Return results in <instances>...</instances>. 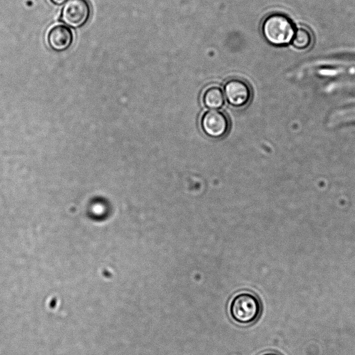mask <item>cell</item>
<instances>
[{"instance_id":"277c9868","label":"cell","mask_w":355,"mask_h":355,"mask_svg":"<svg viewBox=\"0 0 355 355\" xmlns=\"http://www.w3.org/2000/svg\"><path fill=\"white\" fill-rule=\"evenodd\" d=\"M200 127L203 132L212 139H220L228 132L230 127L227 116L217 110L204 112L200 118Z\"/></svg>"},{"instance_id":"ba28073f","label":"cell","mask_w":355,"mask_h":355,"mask_svg":"<svg viewBox=\"0 0 355 355\" xmlns=\"http://www.w3.org/2000/svg\"><path fill=\"white\" fill-rule=\"evenodd\" d=\"M313 42L311 33L305 28H299L295 31L292 44L294 47L298 49H306L309 48Z\"/></svg>"},{"instance_id":"7a4b0ae2","label":"cell","mask_w":355,"mask_h":355,"mask_svg":"<svg viewBox=\"0 0 355 355\" xmlns=\"http://www.w3.org/2000/svg\"><path fill=\"white\" fill-rule=\"evenodd\" d=\"M261 29L266 41L275 46L290 43L295 31L291 20L282 13L268 15L263 21Z\"/></svg>"},{"instance_id":"52a82bcc","label":"cell","mask_w":355,"mask_h":355,"mask_svg":"<svg viewBox=\"0 0 355 355\" xmlns=\"http://www.w3.org/2000/svg\"><path fill=\"white\" fill-rule=\"evenodd\" d=\"M202 100L206 107L216 110L223 106L225 96L221 88L218 86H210L204 91Z\"/></svg>"},{"instance_id":"6da1fadb","label":"cell","mask_w":355,"mask_h":355,"mask_svg":"<svg viewBox=\"0 0 355 355\" xmlns=\"http://www.w3.org/2000/svg\"><path fill=\"white\" fill-rule=\"evenodd\" d=\"M262 306L259 298L248 291L236 294L229 304L232 320L241 325H249L260 317Z\"/></svg>"},{"instance_id":"9c48e42d","label":"cell","mask_w":355,"mask_h":355,"mask_svg":"<svg viewBox=\"0 0 355 355\" xmlns=\"http://www.w3.org/2000/svg\"><path fill=\"white\" fill-rule=\"evenodd\" d=\"M55 5H62L67 2L68 0H50Z\"/></svg>"},{"instance_id":"30bf717a","label":"cell","mask_w":355,"mask_h":355,"mask_svg":"<svg viewBox=\"0 0 355 355\" xmlns=\"http://www.w3.org/2000/svg\"><path fill=\"white\" fill-rule=\"evenodd\" d=\"M261 355H281L279 353L275 352H268L266 353H263Z\"/></svg>"},{"instance_id":"8992f818","label":"cell","mask_w":355,"mask_h":355,"mask_svg":"<svg viewBox=\"0 0 355 355\" xmlns=\"http://www.w3.org/2000/svg\"><path fill=\"white\" fill-rule=\"evenodd\" d=\"M73 42L71 29L64 25H56L51 28L47 35V42L50 48L56 52H62L69 49Z\"/></svg>"},{"instance_id":"3957f363","label":"cell","mask_w":355,"mask_h":355,"mask_svg":"<svg viewBox=\"0 0 355 355\" xmlns=\"http://www.w3.org/2000/svg\"><path fill=\"white\" fill-rule=\"evenodd\" d=\"M90 13L87 0H68L62 7L60 20L70 28H78L87 22Z\"/></svg>"},{"instance_id":"5b68a950","label":"cell","mask_w":355,"mask_h":355,"mask_svg":"<svg viewBox=\"0 0 355 355\" xmlns=\"http://www.w3.org/2000/svg\"><path fill=\"white\" fill-rule=\"evenodd\" d=\"M224 96L227 103L234 107H243L250 101L252 90L245 80L231 78L224 85Z\"/></svg>"}]
</instances>
